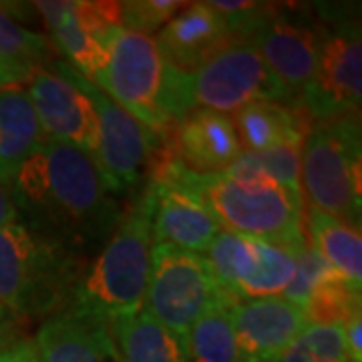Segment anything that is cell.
Masks as SVG:
<instances>
[{"mask_svg":"<svg viewBox=\"0 0 362 362\" xmlns=\"http://www.w3.org/2000/svg\"><path fill=\"white\" fill-rule=\"evenodd\" d=\"M18 216L69 250L101 244L119 223V211L97 163L71 145L47 139L13 177Z\"/></svg>","mask_w":362,"mask_h":362,"instance_id":"obj_1","label":"cell"},{"mask_svg":"<svg viewBox=\"0 0 362 362\" xmlns=\"http://www.w3.org/2000/svg\"><path fill=\"white\" fill-rule=\"evenodd\" d=\"M149 181L177 185L195 195L223 232L252 240L302 250L308 238L304 232V204L278 183L254 185L226 175H195L173 157H159Z\"/></svg>","mask_w":362,"mask_h":362,"instance_id":"obj_2","label":"cell"},{"mask_svg":"<svg viewBox=\"0 0 362 362\" xmlns=\"http://www.w3.org/2000/svg\"><path fill=\"white\" fill-rule=\"evenodd\" d=\"M93 83L145 127L165 133L194 109L192 75L161 54L153 37L117 30Z\"/></svg>","mask_w":362,"mask_h":362,"instance_id":"obj_3","label":"cell"},{"mask_svg":"<svg viewBox=\"0 0 362 362\" xmlns=\"http://www.w3.org/2000/svg\"><path fill=\"white\" fill-rule=\"evenodd\" d=\"M151 197L145 189L78 278L69 310L111 324L143 308L151 266Z\"/></svg>","mask_w":362,"mask_h":362,"instance_id":"obj_4","label":"cell"},{"mask_svg":"<svg viewBox=\"0 0 362 362\" xmlns=\"http://www.w3.org/2000/svg\"><path fill=\"white\" fill-rule=\"evenodd\" d=\"M81 272L73 250L16 218L0 228V308L40 316L71 302Z\"/></svg>","mask_w":362,"mask_h":362,"instance_id":"obj_5","label":"cell"},{"mask_svg":"<svg viewBox=\"0 0 362 362\" xmlns=\"http://www.w3.org/2000/svg\"><path fill=\"white\" fill-rule=\"evenodd\" d=\"M361 121L338 117L312 125L300 157L308 207L361 230Z\"/></svg>","mask_w":362,"mask_h":362,"instance_id":"obj_6","label":"cell"},{"mask_svg":"<svg viewBox=\"0 0 362 362\" xmlns=\"http://www.w3.org/2000/svg\"><path fill=\"white\" fill-rule=\"evenodd\" d=\"M221 304H230V300L223 296L202 254L169 244L151 246L149 280L143 298V310L151 318L185 338L195 320Z\"/></svg>","mask_w":362,"mask_h":362,"instance_id":"obj_7","label":"cell"},{"mask_svg":"<svg viewBox=\"0 0 362 362\" xmlns=\"http://www.w3.org/2000/svg\"><path fill=\"white\" fill-rule=\"evenodd\" d=\"M54 66L57 73L77 85L95 107L99 121L97 168L103 175L107 189L125 194L147 180L161 149V135L145 127L141 121L107 97L95 83L87 81L69 63L57 61Z\"/></svg>","mask_w":362,"mask_h":362,"instance_id":"obj_8","label":"cell"},{"mask_svg":"<svg viewBox=\"0 0 362 362\" xmlns=\"http://www.w3.org/2000/svg\"><path fill=\"white\" fill-rule=\"evenodd\" d=\"M194 109L233 113L258 101L296 103L247 37L235 35L192 75Z\"/></svg>","mask_w":362,"mask_h":362,"instance_id":"obj_9","label":"cell"},{"mask_svg":"<svg viewBox=\"0 0 362 362\" xmlns=\"http://www.w3.org/2000/svg\"><path fill=\"white\" fill-rule=\"evenodd\" d=\"M298 252L238 233L220 232L207 247L206 259L223 296L238 304L284 294L296 272Z\"/></svg>","mask_w":362,"mask_h":362,"instance_id":"obj_10","label":"cell"},{"mask_svg":"<svg viewBox=\"0 0 362 362\" xmlns=\"http://www.w3.org/2000/svg\"><path fill=\"white\" fill-rule=\"evenodd\" d=\"M37 11L69 65L93 83L107 59V45L121 30V4L103 0H40Z\"/></svg>","mask_w":362,"mask_h":362,"instance_id":"obj_11","label":"cell"},{"mask_svg":"<svg viewBox=\"0 0 362 362\" xmlns=\"http://www.w3.org/2000/svg\"><path fill=\"white\" fill-rule=\"evenodd\" d=\"M362 42L358 28L326 35L318 47V66L310 89L298 103L314 123L361 115Z\"/></svg>","mask_w":362,"mask_h":362,"instance_id":"obj_12","label":"cell"},{"mask_svg":"<svg viewBox=\"0 0 362 362\" xmlns=\"http://www.w3.org/2000/svg\"><path fill=\"white\" fill-rule=\"evenodd\" d=\"M26 83L28 99L45 137L71 145L97 163L99 121L87 95L51 69L35 71Z\"/></svg>","mask_w":362,"mask_h":362,"instance_id":"obj_13","label":"cell"},{"mask_svg":"<svg viewBox=\"0 0 362 362\" xmlns=\"http://www.w3.org/2000/svg\"><path fill=\"white\" fill-rule=\"evenodd\" d=\"M246 37L254 42L264 63L290 99L300 101L316 77L320 47L318 35L310 26L278 16L272 11Z\"/></svg>","mask_w":362,"mask_h":362,"instance_id":"obj_14","label":"cell"},{"mask_svg":"<svg viewBox=\"0 0 362 362\" xmlns=\"http://www.w3.org/2000/svg\"><path fill=\"white\" fill-rule=\"evenodd\" d=\"M161 139L169 153L195 175H223L242 156L230 117L209 109H192L161 133Z\"/></svg>","mask_w":362,"mask_h":362,"instance_id":"obj_15","label":"cell"},{"mask_svg":"<svg viewBox=\"0 0 362 362\" xmlns=\"http://www.w3.org/2000/svg\"><path fill=\"white\" fill-rule=\"evenodd\" d=\"M232 316L240 362H274L308 326L302 306L282 296L238 302Z\"/></svg>","mask_w":362,"mask_h":362,"instance_id":"obj_16","label":"cell"},{"mask_svg":"<svg viewBox=\"0 0 362 362\" xmlns=\"http://www.w3.org/2000/svg\"><path fill=\"white\" fill-rule=\"evenodd\" d=\"M151 197V242L187 250L206 252L214 238L221 232L204 204L177 185L147 181Z\"/></svg>","mask_w":362,"mask_h":362,"instance_id":"obj_17","label":"cell"},{"mask_svg":"<svg viewBox=\"0 0 362 362\" xmlns=\"http://www.w3.org/2000/svg\"><path fill=\"white\" fill-rule=\"evenodd\" d=\"M233 37L228 21L207 2H189L157 33L156 42L169 65L194 75Z\"/></svg>","mask_w":362,"mask_h":362,"instance_id":"obj_18","label":"cell"},{"mask_svg":"<svg viewBox=\"0 0 362 362\" xmlns=\"http://www.w3.org/2000/svg\"><path fill=\"white\" fill-rule=\"evenodd\" d=\"M39 362H119L111 326L65 310L51 316L35 338Z\"/></svg>","mask_w":362,"mask_h":362,"instance_id":"obj_19","label":"cell"},{"mask_svg":"<svg viewBox=\"0 0 362 362\" xmlns=\"http://www.w3.org/2000/svg\"><path fill=\"white\" fill-rule=\"evenodd\" d=\"M233 131L242 151H266L278 145H304L314 119L298 103L258 101L250 103L232 117Z\"/></svg>","mask_w":362,"mask_h":362,"instance_id":"obj_20","label":"cell"},{"mask_svg":"<svg viewBox=\"0 0 362 362\" xmlns=\"http://www.w3.org/2000/svg\"><path fill=\"white\" fill-rule=\"evenodd\" d=\"M47 141L28 93L21 85L0 89V171L13 180L16 169Z\"/></svg>","mask_w":362,"mask_h":362,"instance_id":"obj_21","label":"cell"},{"mask_svg":"<svg viewBox=\"0 0 362 362\" xmlns=\"http://www.w3.org/2000/svg\"><path fill=\"white\" fill-rule=\"evenodd\" d=\"M111 326L119 362H187L183 338L139 310Z\"/></svg>","mask_w":362,"mask_h":362,"instance_id":"obj_22","label":"cell"},{"mask_svg":"<svg viewBox=\"0 0 362 362\" xmlns=\"http://www.w3.org/2000/svg\"><path fill=\"white\" fill-rule=\"evenodd\" d=\"M308 242L320 258L354 286H362V235L358 228L320 209H306Z\"/></svg>","mask_w":362,"mask_h":362,"instance_id":"obj_23","label":"cell"},{"mask_svg":"<svg viewBox=\"0 0 362 362\" xmlns=\"http://www.w3.org/2000/svg\"><path fill=\"white\" fill-rule=\"evenodd\" d=\"M187 362H240L232 304L207 310L183 338Z\"/></svg>","mask_w":362,"mask_h":362,"instance_id":"obj_24","label":"cell"},{"mask_svg":"<svg viewBox=\"0 0 362 362\" xmlns=\"http://www.w3.org/2000/svg\"><path fill=\"white\" fill-rule=\"evenodd\" d=\"M0 61L23 85L39 69L52 61L49 39L18 25L4 8H0Z\"/></svg>","mask_w":362,"mask_h":362,"instance_id":"obj_25","label":"cell"},{"mask_svg":"<svg viewBox=\"0 0 362 362\" xmlns=\"http://www.w3.org/2000/svg\"><path fill=\"white\" fill-rule=\"evenodd\" d=\"M361 288L349 282L334 268L324 274L310 290L302 310L308 324H344L361 314Z\"/></svg>","mask_w":362,"mask_h":362,"instance_id":"obj_26","label":"cell"},{"mask_svg":"<svg viewBox=\"0 0 362 362\" xmlns=\"http://www.w3.org/2000/svg\"><path fill=\"white\" fill-rule=\"evenodd\" d=\"M274 362H350L342 324H308Z\"/></svg>","mask_w":362,"mask_h":362,"instance_id":"obj_27","label":"cell"},{"mask_svg":"<svg viewBox=\"0 0 362 362\" xmlns=\"http://www.w3.org/2000/svg\"><path fill=\"white\" fill-rule=\"evenodd\" d=\"M121 4V26L123 30L137 35H153L185 8L189 2L180 0H129Z\"/></svg>","mask_w":362,"mask_h":362,"instance_id":"obj_28","label":"cell"},{"mask_svg":"<svg viewBox=\"0 0 362 362\" xmlns=\"http://www.w3.org/2000/svg\"><path fill=\"white\" fill-rule=\"evenodd\" d=\"M266 175L272 177L278 185H282L290 194L302 197V185H300V157L302 147L300 145H278L266 151H252Z\"/></svg>","mask_w":362,"mask_h":362,"instance_id":"obj_29","label":"cell"},{"mask_svg":"<svg viewBox=\"0 0 362 362\" xmlns=\"http://www.w3.org/2000/svg\"><path fill=\"white\" fill-rule=\"evenodd\" d=\"M0 362H39L35 340L13 338L0 346Z\"/></svg>","mask_w":362,"mask_h":362,"instance_id":"obj_30","label":"cell"},{"mask_svg":"<svg viewBox=\"0 0 362 362\" xmlns=\"http://www.w3.org/2000/svg\"><path fill=\"white\" fill-rule=\"evenodd\" d=\"M362 312L344 324V340L350 362H362Z\"/></svg>","mask_w":362,"mask_h":362,"instance_id":"obj_31","label":"cell"},{"mask_svg":"<svg viewBox=\"0 0 362 362\" xmlns=\"http://www.w3.org/2000/svg\"><path fill=\"white\" fill-rule=\"evenodd\" d=\"M16 218H21V216H18V209L14 204L13 180L0 171V228Z\"/></svg>","mask_w":362,"mask_h":362,"instance_id":"obj_32","label":"cell"},{"mask_svg":"<svg viewBox=\"0 0 362 362\" xmlns=\"http://www.w3.org/2000/svg\"><path fill=\"white\" fill-rule=\"evenodd\" d=\"M13 324L14 318H11L6 312L0 308V346H2L4 342L13 340V338H11V334H13Z\"/></svg>","mask_w":362,"mask_h":362,"instance_id":"obj_33","label":"cell"},{"mask_svg":"<svg viewBox=\"0 0 362 362\" xmlns=\"http://www.w3.org/2000/svg\"><path fill=\"white\" fill-rule=\"evenodd\" d=\"M11 85H21V83L14 78L13 73H11V71L6 69V65L0 61V89H2V87H11Z\"/></svg>","mask_w":362,"mask_h":362,"instance_id":"obj_34","label":"cell"}]
</instances>
